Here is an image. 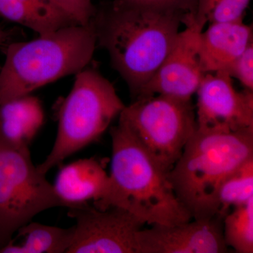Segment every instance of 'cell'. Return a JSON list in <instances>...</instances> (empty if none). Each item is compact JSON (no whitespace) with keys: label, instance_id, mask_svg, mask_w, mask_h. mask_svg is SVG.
Returning a JSON list of instances; mask_svg holds the SVG:
<instances>
[{"label":"cell","instance_id":"1","mask_svg":"<svg viewBox=\"0 0 253 253\" xmlns=\"http://www.w3.org/2000/svg\"><path fill=\"white\" fill-rule=\"evenodd\" d=\"M186 16L124 0L95 6L96 44L108 51L134 99L172 49Z\"/></svg>","mask_w":253,"mask_h":253},{"label":"cell","instance_id":"2","mask_svg":"<svg viewBox=\"0 0 253 253\" xmlns=\"http://www.w3.org/2000/svg\"><path fill=\"white\" fill-rule=\"evenodd\" d=\"M111 192L104 210L119 208L143 224L173 225L193 219L174 192L169 172L122 125L111 129Z\"/></svg>","mask_w":253,"mask_h":253},{"label":"cell","instance_id":"3","mask_svg":"<svg viewBox=\"0 0 253 253\" xmlns=\"http://www.w3.org/2000/svg\"><path fill=\"white\" fill-rule=\"evenodd\" d=\"M252 157L253 128L232 132L196 128L169 172L174 192L193 219L219 213L221 184Z\"/></svg>","mask_w":253,"mask_h":253},{"label":"cell","instance_id":"4","mask_svg":"<svg viewBox=\"0 0 253 253\" xmlns=\"http://www.w3.org/2000/svg\"><path fill=\"white\" fill-rule=\"evenodd\" d=\"M96 46L91 21L61 28L33 41L10 43L0 68V104L77 74L91 62Z\"/></svg>","mask_w":253,"mask_h":253},{"label":"cell","instance_id":"5","mask_svg":"<svg viewBox=\"0 0 253 253\" xmlns=\"http://www.w3.org/2000/svg\"><path fill=\"white\" fill-rule=\"evenodd\" d=\"M126 105L112 83L86 66L76 74L73 89L63 101L54 146L38 166L46 174L66 158L97 140Z\"/></svg>","mask_w":253,"mask_h":253},{"label":"cell","instance_id":"6","mask_svg":"<svg viewBox=\"0 0 253 253\" xmlns=\"http://www.w3.org/2000/svg\"><path fill=\"white\" fill-rule=\"evenodd\" d=\"M119 116L118 123L169 171L197 128L191 99L169 95L136 99Z\"/></svg>","mask_w":253,"mask_h":253},{"label":"cell","instance_id":"7","mask_svg":"<svg viewBox=\"0 0 253 253\" xmlns=\"http://www.w3.org/2000/svg\"><path fill=\"white\" fill-rule=\"evenodd\" d=\"M59 206L65 205L33 165L29 149L0 146V250L37 214Z\"/></svg>","mask_w":253,"mask_h":253},{"label":"cell","instance_id":"8","mask_svg":"<svg viewBox=\"0 0 253 253\" xmlns=\"http://www.w3.org/2000/svg\"><path fill=\"white\" fill-rule=\"evenodd\" d=\"M68 214L76 224L66 253H136V234L144 224L126 210L84 204L70 208Z\"/></svg>","mask_w":253,"mask_h":253},{"label":"cell","instance_id":"9","mask_svg":"<svg viewBox=\"0 0 253 253\" xmlns=\"http://www.w3.org/2000/svg\"><path fill=\"white\" fill-rule=\"evenodd\" d=\"M196 94L198 129L232 132L253 128V91L236 90L226 71L206 73Z\"/></svg>","mask_w":253,"mask_h":253},{"label":"cell","instance_id":"10","mask_svg":"<svg viewBox=\"0 0 253 253\" xmlns=\"http://www.w3.org/2000/svg\"><path fill=\"white\" fill-rule=\"evenodd\" d=\"M184 24L185 29L179 31L167 57L135 99L156 94L191 99L196 93L205 75L199 56L200 34L204 28L194 16H187Z\"/></svg>","mask_w":253,"mask_h":253},{"label":"cell","instance_id":"11","mask_svg":"<svg viewBox=\"0 0 253 253\" xmlns=\"http://www.w3.org/2000/svg\"><path fill=\"white\" fill-rule=\"evenodd\" d=\"M224 217L218 213L208 219L141 229L136 236V253H226Z\"/></svg>","mask_w":253,"mask_h":253},{"label":"cell","instance_id":"12","mask_svg":"<svg viewBox=\"0 0 253 253\" xmlns=\"http://www.w3.org/2000/svg\"><path fill=\"white\" fill-rule=\"evenodd\" d=\"M53 186L65 207L68 208L92 201L94 208L104 210L111 192L110 176L94 158L78 160L64 166Z\"/></svg>","mask_w":253,"mask_h":253},{"label":"cell","instance_id":"13","mask_svg":"<svg viewBox=\"0 0 253 253\" xmlns=\"http://www.w3.org/2000/svg\"><path fill=\"white\" fill-rule=\"evenodd\" d=\"M253 42V26L244 23V19L210 23L199 38L203 72L226 71Z\"/></svg>","mask_w":253,"mask_h":253},{"label":"cell","instance_id":"14","mask_svg":"<svg viewBox=\"0 0 253 253\" xmlns=\"http://www.w3.org/2000/svg\"><path fill=\"white\" fill-rule=\"evenodd\" d=\"M44 120L41 101L31 94L0 104V146L29 149Z\"/></svg>","mask_w":253,"mask_h":253},{"label":"cell","instance_id":"15","mask_svg":"<svg viewBox=\"0 0 253 253\" xmlns=\"http://www.w3.org/2000/svg\"><path fill=\"white\" fill-rule=\"evenodd\" d=\"M0 16L39 36L78 24L49 0H0Z\"/></svg>","mask_w":253,"mask_h":253},{"label":"cell","instance_id":"16","mask_svg":"<svg viewBox=\"0 0 253 253\" xmlns=\"http://www.w3.org/2000/svg\"><path fill=\"white\" fill-rule=\"evenodd\" d=\"M17 232L24 236L22 244L10 242L0 253H66L72 244L75 226L63 229L30 221Z\"/></svg>","mask_w":253,"mask_h":253},{"label":"cell","instance_id":"17","mask_svg":"<svg viewBox=\"0 0 253 253\" xmlns=\"http://www.w3.org/2000/svg\"><path fill=\"white\" fill-rule=\"evenodd\" d=\"M223 233L226 246L236 253H253V199L224 216Z\"/></svg>","mask_w":253,"mask_h":253},{"label":"cell","instance_id":"18","mask_svg":"<svg viewBox=\"0 0 253 253\" xmlns=\"http://www.w3.org/2000/svg\"><path fill=\"white\" fill-rule=\"evenodd\" d=\"M253 199V157L243 163L221 184L218 194L219 214L225 216L230 207H238Z\"/></svg>","mask_w":253,"mask_h":253},{"label":"cell","instance_id":"19","mask_svg":"<svg viewBox=\"0 0 253 253\" xmlns=\"http://www.w3.org/2000/svg\"><path fill=\"white\" fill-rule=\"evenodd\" d=\"M251 0H198L195 20L205 28L207 23L244 19Z\"/></svg>","mask_w":253,"mask_h":253},{"label":"cell","instance_id":"20","mask_svg":"<svg viewBox=\"0 0 253 253\" xmlns=\"http://www.w3.org/2000/svg\"><path fill=\"white\" fill-rule=\"evenodd\" d=\"M249 90L253 91V42L226 70Z\"/></svg>","mask_w":253,"mask_h":253},{"label":"cell","instance_id":"21","mask_svg":"<svg viewBox=\"0 0 253 253\" xmlns=\"http://www.w3.org/2000/svg\"><path fill=\"white\" fill-rule=\"evenodd\" d=\"M80 25L90 23L95 6L89 0H49Z\"/></svg>","mask_w":253,"mask_h":253},{"label":"cell","instance_id":"22","mask_svg":"<svg viewBox=\"0 0 253 253\" xmlns=\"http://www.w3.org/2000/svg\"><path fill=\"white\" fill-rule=\"evenodd\" d=\"M131 4L145 7L174 11L195 16L198 0H124Z\"/></svg>","mask_w":253,"mask_h":253},{"label":"cell","instance_id":"23","mask_svg":"<svg viewBox=\"0 0 253 253\" xmlns=\"http://www.w3.org/2000/svg\"><path fill=\"white\" fill-rule=\"evenodd\" d=\"M11 38L9 32L6 31L4 28L0 27V46L4 45Z\"/></svg>","mask_w":253,"mask_h":253},{"label":"cell","instance_id":"24","mask_svg":"<svg viewBox=\"0 0 253 253\" xmlns=\"http://www.w3.org/2000/svg\"><path fill=\"white\" fill-rule=\"evenodd\" d=\"M89 1H92V0H89Z\"/></svg>","mask_w":253,"mask_h":253}]
</instances>
